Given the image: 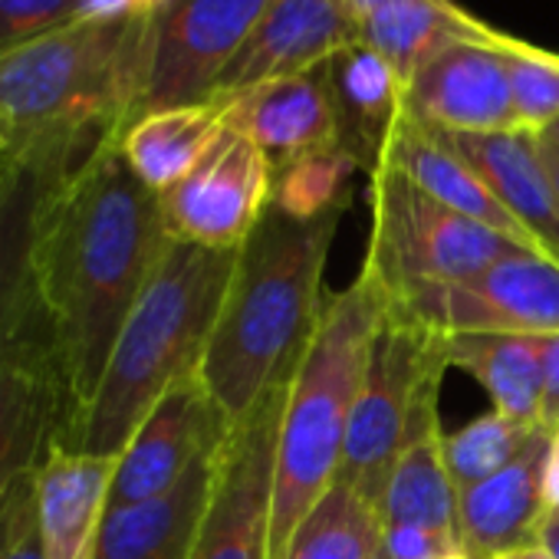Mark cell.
<instances>
[{
	"mask_svg": "<svg viewBox=\"0 0 559 559\" xmlns=\"http://www.w3.org/2000/svg\"><path fill=\"white\" fill-rule=\"evenodd\" d=\"M168 240L162 198L129 168L119 135L57 188L40 227L37 297L67 395L60 435L90 408Z\"/></svg>",
	"mask_w": 559,
	"mask_h": 559,
	"instance_id": "6da1fadb",
	"label": "cell"
},
{
	"mask_svg": "<svg viewBox=\"0 0 559 559\" xmlns=\"http://www.w3.org/2000/svg\"><path fill=\"white\" fill-rule=\"evenodd\" d=\"M343 214L294 221L266 207L237 247L224 307L198 369L227 428L297 372L323 313V273Z\"/></svg>",
	"mask_w": 559,
	"mask_h": 559,
	"instance_id": "7a4b0ae2",
	"label": "cell"
},
{
	"mask_svg": "<svg viewBox=\"0 0 559 559\" xmlns=\"http://www.w3.org/2000/svg\"><path fill=\"white\" fill-rule=\"evenodd\" d=\"M237 250L168 240L152 280L132 307L90 408L57 444L119 457L155 402L198 376L227 297Z\"/></svg>",
	"mask_w": 559,
	"mask_h": 559,
	"instance_id": "3957f363",
	"label": "cell"
},
{
	"mask_svg": "<svg viewBox=\"0 0 559 559\" xmlns=\"http://www.w3.org/2000/svg\"><path fill=\"white\" fill-rule=\"evenodd\" d=\"M385 317V294L359 270L346 290L326 300L307 353L294 372L273 467L270 559H287L313 503L340 480L346 431L359 395L369 343Z\"/></svg>",
	"mask_w": 559,
	"mask_h": 559,
	"instance_id": "277c9868",
	"label": "cell"
},
{
	"mask_svg": "<svg viewBox=\"0 0 559 559\" xmlns=\"http://www.w3.org/2000/svg\"><path fill=\"white\" fill-rule=\"evenodd\" d=\"M152 21H76L0 57V139L122 132L142 112Z\"/></svg>",
	"mask_w": 559,
	"mask_h": 559,
	"instance_id": "5b68a950",
	"label": "cell"
},
{
	"mask_svg": "<svg viewBox=\"0 0 559 559\" xmlns=\"http://www.w3.org/2000/svg\"><path fill=\"white\" fill-rule=\"evenodd\" d=\"M448 369V336L385 304V317L369 343L340 464V480L369 507L379 510L405 444L441 421L438 392Z\"/></svg>",
	"mask_w": 559,
	"mask_h": 559,
	"instance_id": "8992f818",
	"label": "cell"
},
{
	"mask_svg": "<svg viewBox=\"0 0 559 559\" xmlns=\"http://www.w3.org/2000/svg\"><path fill=\"white\" fill-rule=\"evenodd\" d=\"M369 207L372 230L362 270L379 284L385 304H402L425 287L471 280L510 250H523L444 207L389 165L369 175Z\"/></svg>",
	"mask_w": 559,
	"mask_h": 559,
	"instance_id": "52a82bcc",
	"label": "cell"
},
{
	"mask_svg": "<svg viewBox=\"0 0 559 559\" xmlns=\"http://www.w3.org/2000/svg\"><path fill=\"white\" fill-rule=\"evenodd\" d=\"M122 132H44L11 142L0 175V356L37 320V247L47 207L70 171Z\"/></svg>",
	"mask_w": 559,
	"mask_h": 559,
	"instance_id": "ba28073f",
	"label": "cell"
},
{
	"mask_svg": "<svg viewBox=\"0 0 559 559\" xmlns=\"http://www.w3.org/2000/svg\"><path fill=\"white\" fill-rule=\"evenodd\" d=\"M294 376L280 379L260 405L227 431L191 559H270V510L280 421Z\"/></svg>",
	"mask_w": 559,
	"mask_h": 559,
	"instance_id": "9c48e42d",
	"label": "cell"
},
{
	"mask_svg": "<svg viewBox=\"0 0 559 559\" xmlns=\"http://www.w3.org/2000/svg\"><path fill=\"white\" fill-rule=\"evenodd\" d=\"M402 317L441 333H559V263L510 250L484 273L457 284H438L389 304Z\"/></svg>",
	"mask_w": 559,
	"mask_h": 559,
	"instance_id": "30bf717a",
	"label": "cell"
},
{
	"mask_svg": "<svg viewBox=\"0 0 559 559\" xmlns=\"http://www.w3.org/2000/svg\"><path fill=\"white\" fill-rule=\"evenodd\" d=\"M270 4L273 0H168L152 21L142 112L207 103Z\"/></svg>",
	"mask_w": 559,
	"mask_h": 559,
	"instance_id": "8fae6325",
	"label": "cell"
},
{
	"mask_svg": "<svg viewBox=\"0 0 559 559\" xmlns=\"http://www.w3.org/2000/svg\"><path fill=\"white\" fill-rule=\"evenodd\" d=\"M273 165L224 122L207 155L162 198V217L175 240L237 250L270 207Z\"/></svg>",
	"mask_w": 559,
	"mask_h": 559,
	"instance_id": "7c38bea8",
	"label": "cell"
},
{
	"mask_svg": "<svg viewBox=\"0 0 559 559\" xmlns=\"http://www.w3.org/2000/svg\"><path fill=\"white\" fill-rule=\"evenodd\" d=\"M227 421L201 376L175 382L119 454L109 507H129L171 490L188 467L227 438Z\"/></svg>",
	"mask_w": 559,
	"mask_h": 559,
	"instance_id": "4fadbf2b",
	"label": "cell"
},
{
	"mask_svg": "<svg viewBox=\"0 0 559 559\" xmlns=\"http://www.w3.org/2000/svg\"><path fill=\"white\" fill-rule=\"evenodd\" d=\"M516 44L520 37H513L507 47L457 44L444 50L412 76L405 90V112L435 132H513L516 112L507 53Z\"/></svg>",
	"mask_w": 559,
	"mask_h": 559,
	"instance_id": "5bb4252c",
	"label": "cell"
},
{
	"mask_svg": "<svg viewBox=\"0 0 559 559\" xmlns=\"http://www.w3.org/2000/svg\"><path fill=\"white\" fill-rule=\"evenodd\" d=\"M359 40L349 0H273L250 40L214 86L211 99H230L260 83L323 67Z\"/></svg>",
	"mask_w": 559,
	"mask_h": 559,
	"instance_id": "9a60e30c",
	"label": "cell"
},
{
	"mask_svg": "<svg viewBox=\"0 0 559 559\" xmlns=\"http://www.w3.org/2000/svg\"><path fill=\"white\" fill-rule=\"evenodd\" d=\"M63 418L67 395L40 313V320L0 356V493L21 474L37 471L60 438Z\"/></svg>",
	"mask_w": 559,
	"mask_h": 559,
	"instance_id": "2e32d148",
	"label": "cell"
},
{
	"mask_svg": "<svg viewBox=\"0 0 559 559\" xmlns=\"http://www.w3.org/2000/svg\"><path fill=\"white\" fill-rule=\"evenodd\" d=\"M224 122L243 132L266 155L273 171L310 152L340 145L326 63L224 99Z\"/></svg>",
	"mask_w": 559,
	"mask_h": 559,
	"instance_id": "e0dca14e",
	"label": "cell"
},
{
	"mask_svg": "<svg viewBox=\"0 0 559 559\" xmlns=\"http://www.w3.org/2000/svg\"><path fill=\"white\" fill-rule=\"evenodd\" d=\"M546 451L549 428H536L513 464L457 493V539L467 559H497L539 546L549 516L543 493Z\"/></svg>",
	"mask_w": 559,
	"mask_h": 559,
	"instance_id": "ac0fdd59",
	"label": "cell"
},
{
	"mask_svg": "<svg viewBox=\"0 0 559 559\" xmlns=\"http://www.w3.org/2000/svg\"><path fill=\"white\" fill-rule=\"evenodd\" d=\"M221 444L204 451L171 490L142 503L109 507L93 559H191L211 503Z\"/></svg>",
	"mask_w": 559,
	"mask_h": 559,
	"instance_id": "d6986e66",
	"label": "cell"
},
{
	"mask_svg": "<svg viewBox=\"0 0 559 559\" xmlns=\"http://www.w3.org/2000/svg\"><path fill=\"white\" fill-rule=\"evenodd\" d=\"M441 139L490 185L503 207L536 240L539 253L559 263V194L546 171L539 135L513 129L490 135L441 132Z\"/></svg>",
	"mask_w": 559,
	"mask_h": 559,
	"instance_id": "ffe728a7",
	"label": "cell"
},
{
	"mask_svg": "<svg viewBox=\"0 0 559 559\" xmlns=\"http://www.w3.org/2000/svg\"><path fill=\"white\" fill-rule=\"evenodd\" d=\"M119 457L50 444L34 471L40 533L50 559H93L96 536L109 513Z\"/></svg>",
	"mask_w": 559,
	"mask_h": 559,
	"instance_id": "44dd1931",
	"label": "cell"
},
{
	"mask_svg": "<svg viewBox=\"0 0 559 559\" xmlns=\"http://www.w3.org/2000/svg\"><path fill=\"white\" fill-rule=\"evenodd\" d=\"M382 165L402 171L425 194L441 201L444 207L490 227L510 243L539 253L536 240L523 230V224L503 207V201L490 191V185L441 139V132L421 126L408 112H402L399 126L389 135ZM543 257V253H539Z\"/></svg>",
	"mask_w": 559,
	"mask_h": 559,
	"instance_id": "7402d4cb",
	"label": "cell"
},
{
	"mask_svg": "<svg viewBox=\"0 0 559 559\" xmlns=\"http://www.w3.org/2000/svg\"><path fill=\"white\" fill-rule=\"evenodd\" d=\"M326 76L340 119V145L366 175H372L382 165L389 135L405 112L408 83L362 40L333 53L326 60Z\"/></svg>",
	"mask_w": 559,
	"mask_h": 559,
	"instance_id": "603a6c76",
	"label": "cell"
},
{
	"mask_svg": "<svg viewBox=\"0 0 559 559\" xmlns=\"http://www.w3.org/2000/svg\"><path fill=\"white\" fill-rule=\"evenodd\" d=\"M359 40L382 53L402 73V80L412 83V76L425 63H431L435 57L457 44L507 47L513 37L477 21L454 0H412V4H399L362 21Z\"/></svg>",
	"mask_w": 559,
	"mask_h": 559,
	"instance_id": "cb8c5ba5",
	"label": "cell"
},
{
	"mask_svg": "<svg viewBox=\"0 0 559 559\" xmlns=\"http://www.w3.org/2000/svg\"><path fill=\"white\" fill-rule=\"evenodd\" d=\"M221 129H224V103L217 99L171 106L132 119L119 135V148L129 168L155 194H165L207 155Z\"/></svg>",
	"mask_w": 559,
	"mask_h": 559,
	"instance_id": "d4e9b609",
	"label": "cell"
},
{
	"mask_svg": "<svg viewBox=\"0 0 559 559\" xmlns=\"http://www.w3.org/2000/svg\"><path fill=\"white\" fill-rule=\"evenodd\" d=\"M546 336L530 333H457L448 336V366L474 376L493 408L539 428Z\"/></svg>",
	"mask_w": 559,
	"mask_h": 559,
	"instance_id": "484cf974",
	"label": "cell"
},
{
	"mask_svg": "<svg viewBox=\"0 0 559 559\" xmlns=\"http://www.w3.org/2000/svg\"><path fill=\"white\" fill-rule=\"evenodd\" d=\"M382 526L408 523L457 536V490L444 464V431L441 421L418 431L399 454L382 503Z\"/></svg>",
	"mask_w": 559,
	"mask_h": 559,
	"instance_id": "4316f807",
	"label": "cell"
},
{
	"mask_svg": "<svg viewBox=\"0 0 559 559\" xmlns=\"http://www.w3.org/2000/svg\"><path fill=\"white\" fill-rule=\"evenodd\" d=\"M379 546V510L336 480L297 526L287 559H369Z\"/></svg>",
	"mask_w": 559,
	"mask_h": 559,
	"instance_id": "83f0119b",
	"label": "cell"
},
{
	"mask_svg": "<svg viewBox=\"0 0 559 559\" xmlns=\"http://www.w3.org/2000/svg\"><path fill=\"white\" fill-rule=\"evenodd\" d=\"M359 171V162L343 145L310 152L273 171L270 207L294 221H323L330 214H346L353 178Z\"/></svg>",
	"mask_w": 559,
	"mask_h": 559,
	"instance_id": "f1b7e54d",
	"label": "cell"
},
{
	"mask_svg": "<svg viewBox=\"0 0 559 559\" xmlns=\"http://www.w3.org/2000/svg\"><path fill=\"white\" fill-rule=\"evenodd\" d=\"M533 431L536 428L513 421L503 412L490 408V412L471 418L464 428L444 435V464H448L454 490L461 493V490L493 477L507 464H513L520 457V451L526 448V441L533 438Z\"/></svg>",
	"mask_w": 559,
	"mask_h": 559,
	"instance_id": "f546056e",
	"label": "cell"
},
{
	"mask_svg": "<svg viewBox=\"0 0 559 559\" xmlns=\"http://www.w3.org/2000/svg\"><path fill=\"white\" fill-rule=\"evenodd\" d=\"M516 129L546 132L559 119V53L520 40L507 53Z\"/></svg>",
	"mask_w": 559,
	"mask_h": 559,
	"instance_id": "4dcf8cb0",
	"label": "cell"
},
{
	"mask_svg": "<svg viewBox=\"0 0 559 559\" xmlns=\"http://www.w3.org/2000/svg\"><path fill=\"white\" fill-rule=\"evenodd\" d=\"M0 559H50L40 533L34 471L0 493Z\"/></svg>",
	"mask_w": 559,
	"mask_h": 559,
	"instance_id": "1f68e13d",
	"label": "cell"
},
{
	"mask_svg": "<svg viewBox=\"0 0 559 559\" xmlns=\"http://www.w3.org/2000/svg\"><path fill=\"white\" fill-rule=\"evenodd\" d=\"M80 21V0H0V57Z\"/></svg>",
	"mask_w": 559,
	"mask_h": 559,
	"instance_id": "d6a6232c",
	"label": "cell"
},
{
	"mask_svg": "<svg viewBox=\"0 0 559 559\" xmlns=\"http://www.w3.org/2000/svg\"><path fill=\"white\" fill-rule=\"evenodd\" d=\"M382 549L389 559H467L457 536L408 523L382 526Z\"/></svg>",
	"mask_w": 559,
	"mask_h": 559,
	"instance_id": "836d02e7",
	"label": "cell"
},
{
	"mask_svg": "<svg viewBox=\"0 0 559 559\" xmlns=\"http://www.w3.org/2000/svg\"><path fill=\"white\" fill-rule=\"evenodd\" d=\"M168 0H80V21H155Z\"/></svg>",
	"mask_w": 559,
	"mask_h": 559,
	"instance_id": "e575fe53",
	"label": "cell"
},
{
	"mask_svg": "<svg viewBox=\"0 0 559 559\" xmlns=\"http://www.w3.org/2000/svg\"><path fill=\"white\" fill-rule=\"evenodd\" d=\"M559 425V333L546 336L543 349V412H539V428H556Z\"/></svg>",
	"mask_w": 559,
	"mask_h": 559,
	"instance_id": "d590c367",
	"label": "cell"
},
{
	"mask_svg": "<svg viewBox=\"0 0 559 559\" xmlns=\"http://www.w3.org/2000/svg\"><path fill=\"white\" fill-rule=\"evenodd\" d=\"M543 493L549 516L559 513V425L549 431V451H546V474H543Z\"/></svg>",
	"mask_w": 559,
	"mask_h": 559,
	"instance_id": "8d00e7d4",
	"label": "cell"
},
{
	"mask_svg": "<svg viewBox=\"0 0 559 559\" xmlns=\"http://www.w3.org/2000/svg\"><path fill=\"white\" fill-rule=\"evenodd\" d=\"M399 4H412V0H349L353 17H356L359 24L369 21V17H376V14H382V11H392V8H399Z\"/></svg>",
	"mask_w": 559,
	"mask_h": 559,
	"instance_id": "74e56055",
	"label": "cell"
},
{
	"mask_svg": "<svg viewBox=\"0 0 559 559\" xmlns=\"http://www.w3.org/2000/svg\"><path fill=\"white\" fill-rule=\"evenodd\" d=\"M539 546H543V549H549V552L559 559V513H556V516H546V523H543V536H539Z\"/></svg>",
	"mask_w": 559,
	"mask_h": 559,
	"instance_id": "f35d334b",
	"label": "cell"
},
{
	"mask_svg": "<svg viewBox=\"0 0 559 559\" xmlns=\"http://www.w3.org/2000/svg\"><path fill=\"white\" fill-rule=\"evenodd\" d=\"M539 148H543L546 171H549V178H552V185H556V194H559V152H556L552 145H546V142H539Z\"/></svg>",
	"mask_w": 559,
	"mask_h": 559,
	"instance_id": "ab89813d",
	"label": "cell"
},
{
	"mask_svg": "<svg viewBox=\"0 0 559 559\" xmlns=\"http://www.w3.org/2000/svg\"><path fill=\"white\" fill-rule=\"evenodd\" d=\"M497 559H556L549 549H543V546H526V549H513V552H503V556H497Z\"/></svg>",
	"mask_w": 559,
	"mask_h": 559,
	"instance_id": "60d3db41",
	"label": "cell"
},
{
	"mask_svg": "<svg viewBox=\"0 0 559 559\" xmlns=\"http://www.w3.org/2000/svg\"><path fill=\"white\" fill-rule=\"evenodd\" d=\"M539 142H546V145H552V148L559 152V119H556L546 132H539Z\"/></svg>",
	"mask_w": 559,
	"mask_h": 559,
	"instance_id": "b9f144b4",
	"label": "cell"
},
{
	"mask_svg": "<svg viewBox=\"0 0 559 559\" xmlns=\"http://www.w3.org/2000/svg\"><path fill=\"white\" fill-rule=\"evenodd\" d=\"M11 152H14V145H0V175H4V168L11 162Z\"/></svg>",
	"mask_w": 559,
	"mask_h": 559,
	"instance_id": "7bdbcfd3",
	"label": "cell"
},
{
	"mask_svg": "<svg viewBox=\"0 0 559 559\" xmlns=\"http://www.w3.org/2000/svg\"><path fill=\"white\" fill-rule=\"evenodd\" d=\"M369 559H389V556H385V549H382V546H379V549H376V552H372V556H369Z\"/></svg>",
	"mask_w": 559,
	"mask_h": 559,
	"instance_id": "ee69618b",
	"label": "cell"
},
{
	"mask_svg": "<svg viewBox=\"0 0 559 559\" xmlns=\"http://www.w3.org/2000/svg\"><path fill=\"white\" fill-rule=\"evenodd\" d=\"M0 145H8V142H4V139H0Z\"/></svg>",
	"mask_w": 559,
	"mask_h": 559,
	"instance_id": "f6af8a7d",
	"label": "cell"
}]
</instances>
